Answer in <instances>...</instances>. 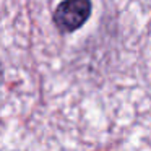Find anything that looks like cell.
Segmentation results:
<instances>
[{
  "label": "cell",
  "instance_id": "cell-1",
  "mask_svg": "<svg viewBox=\"0 0 151 151\" xmlns=\"http://www.w3.org/2000/svg\"><path fill=\"white\" fill-rule=\"evenodd\" d=\"M91 0H62L54 10L52 20L60 33H73L88 21Z\"/></svg>",
  "mask_w": 151,
  "mask_h": 151
},
{
  "label": "cell",
  "instance_id": "cell-2",
  "mask_svg": "<svg viewBox=\"0 0 151 151\" xmlns=\"http://www.w3.org/2000/svg\"><path fill=\"white\" fill-rule=\"evenodd\" d=\"M4 65H2V62H0V85H2V83H4Z\"/></svg>",
  "mask_w": 151,
  "mask_h": 151
}]
</instances>
